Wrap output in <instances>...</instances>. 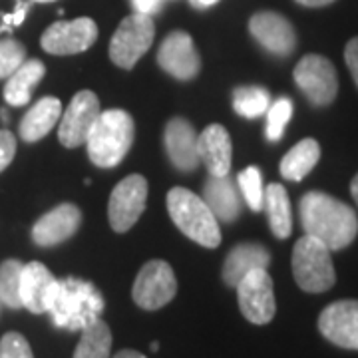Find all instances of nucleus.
I'll list each match as a JSON object with an SVG mask.
<instances>
[{"mask_svg": "<svg viewBox=\"0 0 358 358\" xmlns=\"http://www.w3.org/2000/svg\"><path fill=\"white\" fill-rule=\"evenodd\" d=\"M301 223L305 235L341 251L357 239L358 217L352 207L322 192H310L301 199Z\"/></svg>", "mask_w": 358, "mask_h": 358, "instance_id": "1", "label": "nucleus"}, {"mask_svg": "<svg viewBox=\"0 0 358 358\" xmlns=\"http://www.w3.org/2000/svg\"><path fill=\"white\" fill-rule=\"evenodd\" d=\"M102 310V293L92 282L76 277L56 279L46 301V313H50L54 324L66 331L86 329L90 322L100 319Z\"/></svg>", "mask_w": 358, "mask_h": 358, "instance_id": "2", "label": "nucleus"}, {"mask_svg": "<svg viewBox=\"0 0 358 358\" xmlns=\"http://www.w3.org/2000/svg\"><path fill=\"white\" fill-rule=\"evenodd\" d=\"M134 143V120L124 110H106L98 115L90 131L86 148L92 164L98 167H115Z\"/></svg>", "mask_w": 358, "mask_h": 358, "instance_id": "3", "label": "nucleus"}, {"mask_svg": "<svg viewBox=\"0 0 358 358\" xmlns=\"http://www.w3.org/2000/svg\"><path fill=\"white\" fill-rule=\"evenodd\" d=\"M167 211L183 235L207 249H215L221 243L219 221L207 207L203 197L185 187H173L167 193Z\"/></svg>", "mask_w": 358, "mask_h": 358, "instance_id": "4", "label": "nucleus"}, {"mask_svg": "<svg viewBox=\"0 0 358 358\" xmlns=\"http://www.w3.org/2000/svg\"><path fill=\"white\" fill-rule=\"evenodd\" d=\"M293 275L296 285L307 293H324L336 281L331 249L319 239L305 235L293 249Z\"/></svg>", "mask_w": 358, "mask_h": 358, "instance_id": "5", "label": "nucleus"}, {"mask_svg": "<svg viewBox=\"0 0 358 358\" xmlns=\"http://www.w3.org/2000/svg\"><path fill=\"white\" fill-rule=\"evenodd\" d=\"M155 36V24L152 16L145 14H129L126 16L114 36L110 40V58L120 68H134L141 56L152 48Z\"/></svg>", "mask_w": 358, "mask_h": 358, "instance_id": "6", "label": "nucleus"}, {"mask_svg": "<svg viewBox=\"0 0 358 358\" xmlns=\"http://www.w3.org/2000/svg\"><path fill=\"white\" fill-rule=\"evenodd\" d=\"M178 293V281L173 275V268L166 261H148L140 268L131 296L136 305L143 310H157L166 307L167 303Z\"/></svg>", "mask_w": 358, "mask_h": 358, "instance_id": "7", "label": "nucleus"}, {"mask_svg": "<svg viewBox=\"0 0 358 358\" xmlns=\"http://www.w3.org/2000/svg\"><path fill=\"white\" fill-rule=\"evenodd\" d=\"M237 301L243 317L253 324H267L277 313L273 279L267 268H255L237 282Z\"/></svg>", "mask_w": 358, "mask_h": 358, "instance_id": "8", "label": "nucleus"}, {"mask_svg": "<svg viewBox=\"0 0 358 358\" xmlns=\"http://www.w3.org/2000/svg\"><path fill=\"white\" fill-rule=\"evenodd\" d=\"M148 203V179L143 176H128L124 178L110 195L108 217L115 233L129 231L141 217Z\"/></svg>", "mask_w": 358, "mask_h": 358, "instance_id": "9", "label": "nucleus"}, {"mask_svg": "<svg viewBox=\"0 0 358 358\" xmlns=\"http://www.w3.org/2000/svg\"><path fill=\"white\" fill-rule=\"evenodd\" d=\"M294 82L315 106H329L336 98L338 78L331 60L319 54H307L294 66Z\"/></svg>", "mask_w": 358, "mask_h": 358, "instance_id": "10", "label": "nucleus"}, {"mask_svg": "<svg viewBox=\"0 0 358 358\" xmlns=\"http://www.w3.org/2000/svg\"><path fill=\"white\" fill-rule=\"evenodd\" d=\"M100 110V100L94 92L82 90L68 103V110L60 115V128H58V140L64 148H80L88 140L90 131L94 128Z\"/></svg>", "mask_w": 358, "mask_h": 358, "instance_id": "11", "label": "nucleus"}, {"mask_svg": "<svg viewBox=\"0 0 358 358\" xmlns=\"http://www.w3.org/2000/svg\"><path fill=\"white\" fill-rule=\"evenodd\" d=\"M96 38H98L96 22L88 16H82L76 20H68V22L60 20L48 26L40 38V44L48 54L68 56V54H80L88 50Z\"/></svg>", "mask_w": 358, "mask_h": 358, "instance_id": "12", "label": "nucleus"}, {"mask_svg": "<svg viewBox=\"0 0 358 358\" xmlns=\"http://www.w3.org/2000/svg\"><path fill=\"white\" fill-rule=\"evenodd\" d=\"M157 64L166 70L169 76L178 80H193L199 74L201 60L192 36L183 30L169 32L157 52Z\"/></svg>", "mask_w": 358, "mask_h": 358, "instance_id": "13", "label": "nucleus"}, {"mask_svg": "<svg viewBox=\"0 0 358 358\" xmlns=\"http://www.w3.org/2000/svg\"><path fill=\"white\" fill-rule=\"evenodd\" d=\"M320 334L341 348L358 350V301H336L319 317Z\"/></svg>", "mask_w": 358, "mask_h": 358, "instance_id": "14", "label": "nucleus"}, {"mask_svg": "<svg viewBox=\"0 0 358 358\" xmlns=\"http://www.w3.org/2000/svg\"><path fill=\"white\" fill-rule=\"evenodd\" d=\"M249 32L265 50L277 56H289L296 46L293 24L282 14L271 13V10L253 14L249 20Z\"/></svg>", "mask_w": 358, "mask_h": 358, "instance_id": "15", "label": "nucleus"}, {"mask_svg": "<svg viewBox=\"0 0 358 358\" xmlns=\"http://www.w3.org/2000/svg\"><path fill=\"white\" fill-rule=\"evenodd\" d=\"M82 223V211L74 203H62L54 207L34 223L32 239L40 247H54L70 239Z\"/></svg>", "mask_w": 358, "mask_h": 358, "instance_id": "16", "label": "nucleus"}, {"mask_svg": "<svg viewBox=\"0 0 358 358\" xmlns=\"http://www.w3.org/2000/svg\"><path fill=\"white\" fill-rule=\"evenodd\" d=\"M197 138L192 122L185 117H173L166 126V152L171 164L179 171H193L199 166V154H197Z\"/></svg>", "mask_w": 358, "mask_h": 358, "instance_id": "17", "label": "nucleus"}, {"mask_svg": "<svg viewBox=\"0 0 358 358\" xmlns=\"http://www.w3.org/2000/svg\"><path fill=\"white\" fill-rule=\"evenodd\" d=\"M197 154L199 164L207 167L209 176H229L233 157L229 131L219 124L207 126L197 138Z\"/></svg>", "mask_w": 358, "mask_h": 358, "instance_id": "18", "label": "nucleus"}, {"mask_svg": "<svg viewBox=\"0 0 358 358\" xmlns=\"http://www.w3.org/2000/svg\"><path fill=\"white\" fill-rule=\"evenodd\" d=\"M203 201L217 221L233 223L241 213V195L237 181L229 176H209L203 185Z\"/></svg>", "mask_w": 358, "mask_h": 358, "instance_id": "19", "label": "nucleus"}, {"mask_svg": "<svg viewBox=\"0 0 358 358\" xmlns=\"http://www.w3.org/2000/svg\"><path fill=\"white\" fill-rule=\"evenodd\" d=\"M56 277L38 261L26 263L20 275V303L34 315L46 313V301Z\"/></svg>", "mask_w": 358, "mask_h": 358, "instance_id": "20", "label": "nucleus"}, {"mask_svg": "<svg viewBox=\"0 0 358 358\" xmlns=\"http://www.w3.org/2000/svg\"><path fill=\"white\" fill-rule=\"evenodd\" d=\"M271 253L259 243H241L233 247L223 263V281L227 287H237L247 273L255 268H267Z\"/></svg>", "mask_w": 358, "mask_h": 358, "instance_id": "21", "label": "nucleus"}, {"mask_svg": "<svg viewBox=\"0 0 358 358\" xmlns=\"http://www.w3.org/2000/svg\"><path fill=\"white\" fill-rule=\"evenodd\" d=\"M60 115H62V102L58 98L54 96L40 98L20 122V129H18L20 138L28 143L42 140L60 122Z\"/></svg>", "mask_w": 358, "mask_h": 358, "instance_id": "22", "label": "nucleus"}, {"mask_svg": "<svg viewBox=\"0 0 358 358\" xmlns=\"http://www.w3.org/2000/svg\"><path fill=\"white\" fill-rule=\"evenodd\" d=\"M46 74V68L40 60H24L22 64L6 78L4 86V100L14 108H20L30 102L32 90L40 84V80Z\"/></svg>", "mask_w": 358, "mask_h": 358, "instance_id": "23", "label": "nucleus"}, {"mask_svg": "<svg viewBox=\"0 0 358 358\" xmlns=\"http://www.w3.org/2000/svg\"><path fill=\"white\" fill-rule=\"evenodd\" d=\"M263 209L267 211L268 225L275 237L287 239L293 231V215H291V201L287 189L281 183H271L265 189Z\"/></svg>", "mask_w": 358, "mask_h": 358, "instance_id": "24", "label": "nucleus"}, {"mask_svg": "<svg viewBox=\"0 0 358 358\" xmlns=\"http://www.w3.org/2000/svg\"><path fill=\"white\" fill-rule=\"evenodd\" d=\"M320 145L319 141L307 138L291 148L281 159V176L289 181L305 179L319 164Z\"/></svg>", "mask_w": 358, "mask_h": 358, "instance_id": "25", "label": "nucleus"}, {"mask_svg": "<svg viewBox=\"0 0 358 358\" xmlns=\"http://www.w3.org/2000/svg\"><path fill=\"white\" fill-rule=\"evenodd\" d=\"M110 352L112 331L102 319H96L82 329V338L74 350V358H110Z\"/></svg>", "mask_w": 358, "mask_h": 358, "instance_id": "26", "label": "nucleus"}, {"mask_svg": "<svg viewBox=\"0 0 358 358\" xmlns=\"http://www.w3.org/2000/svg\"><path fill=\"white\" fill-rule=\"evenodd\" d=\"M268 106H271V96L261 86H241L233 90V108L243 117L249 120L259 117L267 112Z\"/></svg>", "mask_w": 358, "mask_h": 358, "instance_id": "27", "label": "nucleus"}, {"mask_svg": "<svg viewBox=\"0 0 358 358\" xmlns=\"http://www.w3.org/2000/svg\"><path fill=\"white\" fill-rule=\"evenodd\" d=\"M22 263L18 259H8L0 265V303L8 308H20V275Z\"/></svg>", "mask_w": 358, "mask_h": 358, "instance_id": "28", "label": "nucleus"}, {"mask_svg": "<svg viewBox=\"0 0 358 358\" xmlns=\"http://www.w3.org/2000/svg\"><path fill=\"white\" fill-rule=\"evenodd\" d=\"M237 187H239L245 203L249 205L251 211H261L263 209L265 189H263V176H261V171L257 167H247L237 176Z\"/></svg>", "mask_w": 358, "mask_h": 358, "instance_id": "29", "label": "nucleus"}, {"mask_svg": "<svg viewBox=\"0 0 358 358\" xmlns=\"http://www.w3.org/2000/svg\"><path fill=\"white\" fill-rule=\"evenodd\" d=\"M293 115V102L289 98H279L275 103H271L267 110V140L279 141L285 134L287 124Z\"/></svg>", "mask_w": 358, "mask_h": 358, "instance_id": "30", "label": "nucleus"}, {"mask_svg": "<svg viewBox=\"0 0 358 358\" xmlns=\"http://www.w3.org/2000/svg\"><path fill=\"white\" fill-rule=\"evenodd\" d=\"M26 60L24 44L14 38H0V80L8 78Z\"/></svg>", "mask_w": 358, "mask_h": 358, "instance_id": "31", "label": "nucleus"}, {"mask_svg": "<svg viewBox=\"0 0 358 358\" xmlns=\"http://www.w3.org/2000/svg\"><path fill=\"white\" fill-rule=\"evenodd\" d=\"M0 358H34V355L22 334L6 333L0 338Z\"/></svg>", "mask_w": 358, "mask_h": 358, "instance_id": "32", "label": "nucleus"}, {"mask_svg": "<svg viewBox=\"0 0 358 358\" xmlns=\"http://www.w3.org/2000/svg\"><path fill=\"white\" fill-rule=\"evenodd\" d=\"M16 154V138L8 129H0V173L13 164Z\"/></svg>", "mask_w": 358, "mask_h": 358, "instance_id": "33", "label": "nucleus"}, {"mask_svg": "<svg viewBox=\"0 0 358 358\" xmlns=\"http://www.w3.org/2000/svg\"><path fill=\"white\" fill-rule=\"evenodd\" d=\"M28 8H30V2H28V0H18V2H16V10H14L13 14H4V16H2L0 32H10L13 28L22 24Z\"/></svg>", "mask_w": 358, "mask_h": 358, "instance_id": "34", "label": "nucleus"}, {"mask_svg": "<svg viewBox=\"0 0 358 358\" xmlns=\"http://www.w3.org/2000/svg\"><path fill=\"white\" fill-rule=\"evenodd\" d=\"M345 60L346 66H348V70H350V74L355 78V84L358 86V36L346 44Z\"/></svg>", "mask_w": 358, "mask_h": 358, "instance_id": "35", "label": "nucleus"}, {"mask_svg": "<svg viewBox=\"0 0 358 358\" xmlns=\"http://www.w3.org/2000/svg\"><path fill=\"white\" fill-rule=\"evenodd\" d=\"M166 0H131V6L138 14H145V16H154L162 10Z\"/></svg>", "mask_w": 358, "mask_h": 358, "instance_id": "36", "label": "nucleus"}, {"mask_svg": "<svg viewBox=\"0 0 358 358\" xmlns=\"http://www.w3.org/2000/svg\"><path fill=\"white\" fill-rule=\"evenodd\" d=\"M299 4L303 6H310V8H319V6H327V4H333L334 0H296Z\"/></svg>", "mask_w": 358, "mask_h": 358, "instance_id": "37", "label": "nucleus"}, {"mask_svg": "<svg viewBox=\"0 0 358 358\" xmlns=\"http://www.w3.org/2000/svg\"><path fill=\"white\" fill-rule=\"evenodd\" d=\"M192 2L193 8H199V10H205V8H211V6H215L219 0H189Z\"/></svg>", "mask_w": 358, "mask_h": 358, "instance_id": "38", "label": "nucleus"}, {"mask_svg": "<svg viewBox=\"0 0 358 358\" xmlns=\"http://www.w3.org/2000/svg\"><path fill=\"white\" fill-rule=\"evenodd\" d=\"M114 358H145L138 350H120Z\"/></svg>", "mask_w": 358, "mask_h": 358, "instance_id": "39", "label": "nucleus"}, {"mask_svg": "<svg viewBox=\"0 0 358 358\" xmlns=\"http://www.w3.org/2000/svg\"><path fill=\"white\" fill-rule=\"evenodd\" d=\"M350 193H352V197H355V201L358 205V173L352 179V183H350Z\"/></svg>", "mask_w": 358, "mask_h": 358, "instance_id": "40", "label": "nucleus"}, {"mask_svg": "<svg viewBox=\"0 0 358 358\" xmlns=\"http://www.w3.org/2000/svg\"><path fill=\"white\" fill-rule=\"evenodd\" d=\"M157 348H159V345H157V343H152V350H154V352L157 350Z\"/></svg>", "mask_w": 358, "mask_h": 358, "instance_id": "41", "label": "nucleus"}, {"mask_svg": "<svg viewBox=\"0 0 358 358\" xmlns=\"http://www.w3.org/2000/svg\"><path fill=\"white\" fill-rule=\"evenodd\" d=\"M32 2H52V0H32Z\"/></svg>", "mask_w": 358, "mask_h": 358, "instance_id": "42", "label": "nucleus"}, {"mask_svg": "<svg viewBox=\"0 0 358 358\" xmlns=\"http://www.w3.org/2000/svg\"><path fill=\"white\" fill-rule=\"evenodd\" d=\"M166 2H167V0H166Z\"/></svg>", "mask_w": 358, "mask_h": 358, "instance_id": "43", "label": "nucleus"}]
</instances>
